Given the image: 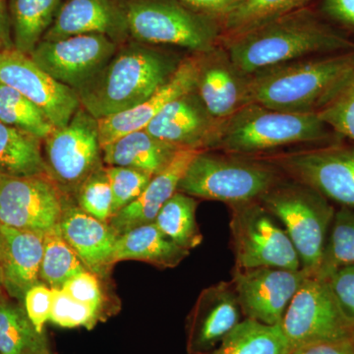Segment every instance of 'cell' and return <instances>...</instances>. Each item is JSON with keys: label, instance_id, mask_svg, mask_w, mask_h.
Returning <instances> with one entry per match:
<instances>
[{"label": "cell", "instance_id": "obj_1", "mask_svg": "<svg viewBox=\"0 0 354 354\" xmlns=\"http://www.w3.org/2000/svg\"><path fill=\"white\" fill-rule=\"evenodd\" d=\"M221 46L245 75L313 55L354 51V41L304 7L221 38Z\"/></svg>", "mask_w": 354, "mask_h": 354}, {"label": "cell", "instance_id": "obj_2", "mask_svg": "<svg viewBox=\"0 0 354 354\" xmlns=\"http://www.w3.org/2000/svg\"><path fill=\"white\" fill-rule=\"evenodd\" d=\"M354 70V51L305 57L248 75L249 101L286 113H316Z\"/></svg>", "mask_w": 354, "mask_h": 354}, {"label": "cell", "instance_id": "obj_3", "mask_svg": "<svg viewBox=\"0 0 354 354\" xmlns=\"http://www.w3.org/2000/svg\"><path fill=\"white\" fill-rule=\"evenodd\" d=\"M178 64L160 51L136 44L116 51L76 91L81 106L97 120L135 108L162 87Z\"/></svg>", "mask_w": 354, "mask_h": 354}, {"label": "cell", "instance_id": "obj_4", "mask_svg": "<svg viewBox=\"0 0 354 354\" xmlns=\"http://www.w3.org/2000/svg\"><path fill=\"white\" fill-rule=\"evenodd\" d=\"M334 134L316 113H286L250 102L221 120L208 151L258 156L281 147L322 143Z\"/></svg>", "mask_w": 354, "mask_h": 354}, {"label": "cell", "instance_id": "obj_5", "mask_svg": "<svg viewBox=\"0 0 354 354\" xmlns=\"http://www.w3.org/2000/svg\"><path fill=\"white\" fill-rule=\"evenodd\" d=\"M285 176L259 156L202 151L193 158L179 192L230 205L259 201Z\"/></svg>", "mask_w": 354, "mask_h": 354}, {"label": "cell", "instance_id": "obj_6", "mask_svg": "<svg viewBox=\"0 0 354 354\" xmlns=\"http://www.w3.org/2000/svg\"><path fill=\"white\" fill-rule=\"evenodd\" d=\"M259 202L281 221L297 249L302 269L315 277L335 214L329 200L309 186L286 177Z\"/></svg>", "mask_w": 354, "mask_h": 354}, {"label": "cell", "instance_id": "obj_7", "mask_svg": "<svg viewBox=\"0 0 354 354\" xmlns=\"http://www.w3.org/2000/svg\"><path fill=\"white\" fill-rule=\"evenodd\" d=\"M128 32L140 43L171 44L195 53L221 46L220 20L176 0H125Z\"/></svg>", "mask_w": 354, "mask_h": 354}, {"label": "cell", "instance_id": "obj_8", "mask_svg": "<svg viewBox=\"0 0 354 354\" xmlns=\"http://www.w3.org/2000/svg\"><path fill=\"white\" fill-rule=\"evenodd\" d=\"M236 269H301L297 249L276 218L259 201L230 205Z\"/></svg>", "mask_w": 354, "mask_h": 354}, {"label": "cell", "instance_id": "obj_9", "mask_svg": "<svg viewBox=\"0 0 354 354\" xmlns=\"http://www.w3.org/2000/svg\"><path fill=\"white\" fill-rule=\"evenodd\" d=\"M44 141L48 176L65 193L76 194L88 176L104 167L97 120L81 106L66 127Z\"/></svg>", "mask_w": 354, "mask_h": 354}, {"label": "cell", "instance_id": "obj_10", "mask_svg": "<svg viewBox=\"0 0 354 354\" xmlns=\"http://www.w3.org/2000/svg\"><path fill=\"white\" fill-rule=\"evenodd\" d=\"M263 160L342 208L354 209V147L329 146L272 153Z\"/></svg>", "mask_w": 354, "mask_h": 354}, {"label": "cell", "instance_id": "obj_11", "mask_svg": "<svg viewBox=\"0 0 354 354\" xmlns=\"http://www.w3.org/2000/svg\"><path fill=\"white\" fill-rule=\"evenodd\" d=\"M291 351L354 337L325 279L310 276L288 304L281 323Z\"/></svg>", "mask_w": 354, "mask_h": 354}, {"label": "cell", "instance_id": "obj_12", "mask_svg": "<svg viewBox=\"0 0 354 354\" xmlns=\"http://www.w3.org/2000/svg\"><path fill=\"white\" fill-rule=\"evenodd\" d=\"M62 193L48 174L0 176V225L48 234L62 220Z\"/></svg>", "mask_w": 354, "mask_h": 354}, {"label": "cell", "instance_id": "obj_13", "mask_svg": "<svg viewBox=\"0 0 354 354\" xmlns=\"http://www.w3.org/2000/svg\"><path fill=\"white\" fill-rule=\"evenodd\" d=\"M116 51L118 43L104 35H77L53 41L43 39L30 57L58 82L78 91Z\"/></svg>", "mask_w": 354, "mask_h": 354}, {"label": "cell", "instance_id": "obj_14", "mask_svg": "<svg viewBox=\"0 0 354 354\" xmlns=\"http://www.w3.org/2000/svg\"><path fill=\"white\" fill-rule=\"evenodd\" d=\"M0 84L18 91L37 106L55 128L66 127L81 108L74 88L58 82L15 48L0 50Z\"/></svg>", "mask_w": 354, "mask_h": 354}, {"label": "cell", "instance_id": "obj_15", "mask_svg": "<svg viewBox=\"0 0 354 354\" xmlns=\"http://www.w3.org/2000/svg\"><path fill=\"white\" fill-rule=\"evenodd\" d=\"M310 276L302 268H234L232 283L246 318L274 326L281 325L291 299Z\"/></svg>", "mask_w": 354, "mask_h": 354}, {"label": "cell", "instance_id": "obj_16", "mask_svg": "<svg viewBox=\"0 0 354 354\" xmlns=\"http://www.w3.org/2000/svg\"><path fill=\"white\" fill-rule=\"evenodd\" d=\"M205 53H195L181 60L169 80L145 102L128 111L97 120L101 146L129 133L145 129L167 104L196 91Z\"/></svg>", "mask_w": 354, "mask_h": 354}, {"label": "cell", "instance_id": "obj_17", "mask_svg": "<svg viewBox=\"0 0 354 354\" xmlns=\"http://www.w3.org/2000/svg\"><path fill=\"white\" fill-rule=\"evenodd\" d=\"M221 120L209 113L194 91L167 104L145 130L179 149L208 151Z\"/></svg>", "mask_w": 354, "mask_h": 354}, {"label": "cell", "instance_id": "obj_18", "mask_svg": "<svg viewBox=\"0 0 354 354\" xmlns=\"http://www.w3.org/2000/svg\"><path fill=\"white\" fill-rule=\"evenodd\" d=\"M241 313L232 281L205 288L191 314V353L203 354L215 348L241 323Z\"/></svg>", "mask_w": 354, "mask_h": 354}, {"label": "cell", "instance_id": "obj_19", "mask_svg": "<svg viewBox=\"0 0 354 354\" xmlns=\"http://www.w3.org/2000/svg\"><path fill=\"white\" fill-rule=\"evenodd\" d=\"M124 1L65 0L43 39L53 41L77 35L101 34L118 43L129 34Z\"/></svg>", "mask_w": 354, "mask_h": 354}, {"label": "cell", "instance_id": "obj_20", "mask_svg": "<svg viewBox=\"0 0 354 354\" xmlns=\"http://www.w3.org/2000/svg\"><path fill=\"white\" fill-rule=\"evenodd\" d=\"M247 85L248 75L234 66L223 46L205 53L196 92L214 118L225 120L250 104Z\"/></svg>", "mask_w": 354, "mask_h": 354}, {"label": "cell", "instance_id": "obj_21", "mask_svg": "<svg viewBox=\"0 0 354 354\" xmlns=\"http://www.w3.org/2000/svg\"><path fill=\"white\" fill-rule=\"evenodd\" d=\"M59 230L88 271L99 278L108 276L114 265L118 239L109 223L88 215L78 206H65Z\"/></svg>", "mask_w": 354, "mask_h": 354}, {"label": "cell", "instance_id": "obj_22", "mask_svg": "<svg viewBox=\"0 0 354 354\" xmlns=\"http://www.w3.org/2000/svg\"><path fill=\"white\" fill-rule=\"evenodd\" d=\"M44 239V234L0 225V271L11 297L24 300L26 292L41 283Z\"/></svg>", "mask_w": 354, "mask_h": 354}, {"label": "cell", "instance_id": "obj_23", "mask_svg": "<svg viewBox=\"0 0 354 354\" xmlns=\"http://www.w3.org/2000/svg\"><path fill=\"white\" fill-rule=\"evenodd\" d=\"M202 151L179 150L171 164L151 178L136 200L111 216L109 223L118 236L133 228L155 221L162 206L178 190L179 183L190 162Z\"/></svg>", "mask_w": 354, "mask_h": 354}, {"label": "cell", "instance_id": "obj_24", "mask_svg": "<svg viewBox=\"0 0 354 354\" xmlns=\"http://www.w3.org/2000/svg\"><path fill=\"white\" fill-rule=\"evenodd\" d=\"M179 150L145 129L137 130L102 147V162L108 167H128L153 176L171 164Z\"/></svg>", "mask_w": 354, "mask_h": 354}, {"label": "cell", "instance_id": "obj_25", "mask_svg": "<svg viewBox=\"0 0 354 354\" xmlns=\"http://www.w3.org/2000/svg\"><path fill=\"white\" fill-rule=\"evenodd\" d=\"M190 251L177 245L165 236L153 223L140 225L120 234L114 246L113 263L134 260L146 262L162 269H172Z\"/></svg>", "mask_w": 354, "mask_h": 354}, {"label": "cell", "instance_id": "obj_26", "mask_svg": "<svg viewBox=\"0 0 354 354\" xmlns=\"http://www.w3.org/2000/svg\"><path fill=\"white\" fill-rule=\"evenodd\" d=\"M65 0H9L13 48L31 55L55 22Z\"/></svg>", "mask_w": 354, "mask_h": 354}, {"label": "cell", "instance_id": "obj_27", "mask_svg": "<svg viewBox=\"0 0 354 354\" xmlns=\"http://www.w3.org/2000/svg\"><path fill=\"white\" fill-rule=\"evenodd\" d=\"M38 137L0 121V176L48 174Z\"/></svg>", "mask_w": 354, "mask_h": 354}, {"label": "cell", "instance_id": "obj_28", "mask_svg": "<svg viewBox=\"0 0 354 354\" xmlns=\"http://www.w3.org/2000/svg\"><path fill=\"white\" fill-rule=\"evenodd\" d=\"M281 325L270 326L246 318L223 337L216 348L203 354H290Z\"/></svg>", "mask_w": 354, "mask_h": 354}, {"label": "cell", "instance_id": "obj_29", "mask_svg": "<svg viewBox=\"0 0 354 354\" xmlns=\"http://www.w3.org/2000/svg\"><path fill=\"white\" fill-rule=\"evenodd\" d=\"M196 209V198L176 191L158 212L153 223L174 243L190 251L203 241Z\"/></svg>", "mask_w": 354, "mask_h": 354}, {"label": "cell", "instance_id": "obj_30", "mask_svg": "<svg viewBox=\"0 0 354 354\" xmlns=\"http://www.w3.org/2000/svg\"><path fill=\"white\" fill-rule=\"evenodd\" d=\"M46 346L24 307L0 300V354H38Z\"/></svg>", "mask_w": 354, "mask_h": 354}, {"label": "cell", "instance_id": "obj_31", "mask_svg": "<svg viewBox=\"0 0 354 354\" xmlns=\"http://www.w3.org/2000/svg\"><path fill=\"white\" fill-rule=\"evenodd\" d=\"M312 0H241L220 21L223 38L245 32L261 24L307 7Z\"/></svg>", "mask_w": 354, "mask_h": 354}, {"label": "cell", "instance_id": "obj_32", "mask_svg": "<svg viewBox=\"0 0 354 354\" xmlns=\"http://www.w3.org/2000/svg\"><path fill=\"white\" fill-rule=\"evenodd\" d=\"M86 270L82 261L60 234L59 225L44 234L39 271V279L44 283L53 290H62L66 281Z\"/></svg>", "mask_w": 354, "mask_h": 354}, {"label": "cell", "instance_id": "obj_33", "mask_svg": "<svg viewBox=\"0 0 354 354\" xmlns=\"http://www.w3.org/2000/svg\"><path fill=\"white\" fill-rule=\"evenodd\" d=\"M0 121L43 141L55 130L34 102L4 84H0Z\"/></svg>", "mask_w": 354, "mask_h": 354}, {"label": "cell", "instance_id": "obj_34", "mask_svg": "<svg viewBox=\"0 0 354 354\" xmlns=\"http://www.w3.org/2000/svg\"><path fill=\"white\" fill-rule=\"evenodd\" d=\"M354 264V209L342 208L335 214L322 262L315 277L327 279L344 266Z\"/></svg>", "mask_w": 354, "mask_h": 354}, {"label": "cell", "instance_id": "obj_35", "mask_svg": "<svg viewBox=\"0 0 354 354\" xmlns=\"http://www.w3.org/2000/svg\"><path fill=\"white\" fill-rule=\"evenodd\" d=\"M316 113L335 134L354 140V70Z\"/></svg>", "mask_w": 354, "mask_h": 354}, {"label": "cell", "instance_id": "obj_36", "mask_svg": "<svg viewBox=\"0 0 354 354\" xmlns=\"http://www.w3.org/2000/svg\"><path fill=\"white\" fill-rule=\"evenodd\" d=\"M78 207L97 220L109 223L113 216V191L106 167L88 177L76 192Z\"/></svg>", "mask_w": 354, "mask_h": 354}, {"label": "cell", "instance_id": "obj_37", "mask_svg": "<svg viewBox=\"0 0 354 354\" xmlns=\"http://www.w3.org/2000/svg\"><path fill=\"white\" fill-rule=\"evenodd\" d=\"M113 191V216L141 195L153 176L137 169L106 167Z\"/></svg>", "mask_w": 354, "mask_h": 354}, {"label": "cell", "instance_id": "obj_38", "mask_svg": "<svg viewBox=\"0 0 354 354\" xmlns=\"http://www.w3.org/2000/svg\"><path fill=\"white\" fill-rule=\"evenodd\" d=\"M55 290L50 321L62 328L94 327L101 312L76 301L62 290Z\"/></svg>", "mask_w": 354, "mask_h": 354}, {"label": "cell", "instance_id": "obj_39", "mask_svg": "<svg viewBox=\"0 0 354 354\" xmlns=\"http://www.w3.org/2000/svg\"><path fill=\"white\" fill-rule=\"evenodd\" d=\"M325 281L344 320L354 329V264L339 268Z\"/></svg>", "mask_w": 354, "mask_h": 354}, {"label": "cell", "instance_id": "obj_40", "mask_svg": "<svg viewBox=\"0 0 354 354\" xmlns=\"http://www.w3.org/2000/svg\"><path fill=\"white\" fill-rule=\"evenodd\" d=\"M53 298H55V290L44 283L32 286L26 292L25 311L35 329L39 334H43L44 325L50 321Z\"/></svg>", "mask_w": 354, "mask_h": 354}, {"label": "cell", "instance_id": "obj_41", "mask_svg": "<svg viewBox=\"0 0 354 354\" xmlns=\"http://www.w3.org/2000/svg\"><path fill=\"white\" fill-rule=\"evenodd\" d=\"M62 290L76 301L102 311V292L99 277L88 270L70 279L62 286Z\"/></svg>", "mask_w": 354, "mask_h": 354}, {"label": "cell", "instance_id": "obj_42", "mask_svg": "<svg viewBox=\"0 0 354 354\" xmlns=\"http://www.w3.org/2000/svg\"><path fill=\"white\" fill-rule=\"evenodd\" d=\"M197 12L221 20L234 10L241 0H176Z\"/></svg>", "mask_w": 354, "mask_h": 354}, {"label": "cell", "instance_id": "obj_43", "mask_svg": "<svg viewBox=\"0 0 354 354\" xmlns=\"http://www.w3.org/2000/svg\"><path fill=\"white\" fill-rule=\"evenodd\" d=\"M321 8L330 20L354 29V0H323Z\"/></svg>", "mask_w": 354, "mask_h": 354}, {"label": "cell", "instance_id": "obj_44", "mask_svg": "<svg viewBox=\"0 0 354 354\" xmlns=\"http://www.w3.org/2000/svg\"><path fill=\"white\" fill-rule=\"evenodd\" d=\"M290 354H354V337L339 341L307 344L292 349Z\"/></svg>", "mask_w": 354, "mask_h": 354}, {"label": "cell", "instance_id": "obj_45", "mask_svg": "<svg viewBox=\"0 0 354 354\" xmlns=\"http://www.w3.org/2000/svg\"><path fill=\"white\" fill-rule=\"evenodd\" d=\"M10 18L6 0H0V50L12 48L10 39Z\"/></svg>", "mask_w": 354, "mask_h": 354}, {"label": "cell", "instance_id": "obj_46", "mask_svg": "<svg viewBox=\"0 0 354 354\" xmlns=\"http://www.w3.org/2000/svg\"><path fill=\"white\" fill-rule=\"evenodd\" d=\"M38 354H50V351H48V344H46V346H44V348L39 351Z\"/></svg>", "mask_w": 354, "mask_h": 354}, {"label": "cell", "instance_id": "obj_47", "mask_svg": "<svg viewBox=\"0 0 354 354\" xmlns=\"http://www.w3.org/2000/svg\"><path fill=\"white\" fill-rule=\"evenodd\" d=\"M0 286H3V281H2L1 271H0Z\"/></svg>", "mask_w": 354, "mask_h": 354}]
</instances>
